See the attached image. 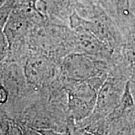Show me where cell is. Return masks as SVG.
<instances>
[{"label":"cell","instance_id":"obj_1","mask_svg":"<svg viewBox=\"0 0 135 135\" xmlns=\"http://www.w3.org/2000/svg\"><path fill=\"white\" fill-rule=\"evenodd\" d=\"M61 71L66 81L89 80L109 74L107 61L80 52H71L65 56Z\"/></svg>","mask_w":135,"mask_h":135},{"label":"cell","instance_id":"obj_2","mask_svg":"<svg viewBox=\"0 0 135 135\" xmlns=\"http://www.w3.org/2000/svg\"><path fill=\"white\" fill-rule=\"evenodd\" d=\"M23 71L28 85L35 88L48 86L56 76L54 62L46 55L38 52L27 57Z\"/></svg>","mask_w":135,"mask_h":135},{"label":"cell","instance_id":"obj_3","mask_svg":"<svg viewBox=\"0 0 135 135\" xmlns=\"http://www.w3.org/2000/svg\"><path fill=\"white\" fill-rule=\"evenodd\" d=\"M73 44L76 52L83 53L103 60H108L113 50L91 32L83 29L73 30Z\"/></svg>","mask_w":135,"mask_h":135},{"label":"cell","instance_id":"obj_4","mask_svg":"<svg viewBox=\"0 0 135 135\" xmlns=\"http://www.w3.org/2000/svg\"><path fill=\"white\" fill-rule=\"evenodd\" d=\"M2 70H3V74H2L3 76L2 86L7 89L10 88L19 92L26 86H29L25 77L23 68L22 69L16 62L8 63Z\"/></svg>","mask_w":135,"mask_h":135},{"label":"cell","instance_id":"obj_5","mask_svg":"<svg viewBox=\"0 0 135 135\" xmlns=\"http://www.w3.org/2000/svg\"><path fill=\"white\" fill-rule=\"evenodd\" d=\"M29 5H30V7L34 9L37 13H38L39 15H41L42 17L44 18H45V16L44 15L43 13L40 11V9L38 8V3H41V4H43V5H47V2L44 1V0H29Z\"/></svg>","mask_w":135,"mask_h":135},{"label":"cell","instance_id":"obj_6","mask_svg":"<svg viewBox=\"0 0 135 135\" xmlns=\"http://www.w3.org/2000/svg\"><path fill=\"white\" fill-rule=\"evenodd\" d=\"M55 4L61 7V8H68L75 2V0H53Z\"/></svg>","mask_w":135,"mask_h":135},{"label":"cell","instance_id":"obj_7","mask_svg":"<svg viewBox=\"0 0 135 135\" xmlns=\"http://www.w3.org/2000/svg\"><path fill=\"white\" fill-rule=\"evenodd\" d=\"M9 95V92L8 90L5 88L4 86H1L0 89V101L1 103H5V101L8 100V97Z\"/></svg>","mask_w":135,"mask_h":135},{"label":"cell","instance_id":"obj_8","mask_svg":"<svg viewBox=\"0 0 135 135\" xmlns=\"http://www.w3.org/2000/svg\"><path fill=\"white\" fill-rule=\"evenodd\" d=\"M134 4H135V0H134Z\"/></svg>","mask_w":135,"mask_h":135}]
</instances>
